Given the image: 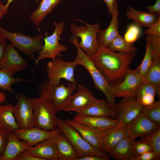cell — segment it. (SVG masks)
Wrapping results in <instances>:
<instances>
[{
    "label": "cell",
    "mask_w": 160,
    "mask_h": 160,
    "mask_svg": "<svg viewBox=\"0 0 160 160\" xmlns=\"http://www.w3.org/2000/svg\"><path fill=\"white\" fill-rule=\"evenodd\" d=\"M145 80L154 85L157 88L156 95H160V57H153L151 66L147 73Z\"/></svg>",
    "instance_id": "31"
},
{
    "label": "cell",
    "mask_w": 160,
    "mask_h": 160,
    "mask_svg": "<svg viewBox=\"0 0 160 160\" xmlns=\"http://www.w3.org/2000/svg\"><path fill=\"white\" fill-rule=\"evenodd\" d=\"M18 52L11 44H7L1 69L16 73L25 70L28 65V61L22 57Z\"/></svg>",
    "instance_id": "16"
},
{
    "label": "cell",
    "mask_w": 160,
    "mask_h": 160,
    "mask_svg": "<svg viewBox=\"0 0 160 160\" xmlns=\"http://www.w3.org/2000/svg\"><path fill=\"white\" fill-rule=\"evenodd\" d=\"M105 3L109 13L111 15L119 13V5L117 0H102Z\"/></svg>",
    "instance_id": "41"
},
{
    "label": "cell",
    "mask_w": 160,
    "mask_h": 160,
    "mask_svg": "<svg viewBox=\"0 0 160 160\" xmlns=\"http://www.w3.org/2000/svg\"><path fill=\"white\" fill-rule=\"evenodd\" d=\"M146 9L148 12L160 15V0H156L155 3L153 5L147 6Z\"/></svg>",
    "instance_id": "43"
},
{
    "label": "cell",
    "mask_w": 160,
    "mask_h": 160,
    "mask_svg": "<svg viewBox=\"0 0 160 160\" xmlns=\"http://www.w3.org/2000/svg\"><path fill=\"white\" fill-rule=\"evenodd\" d=\"M1 156H0V160H1Z\"/></svg>",
    "instance_id": "50"
},
{
    "label": "cell",
    "mask_w": 160,
    "mask_h": 160,
    "mask_svg": "<svg viewBox=\"0 0 160 160\" xmlns=\"http://www.w3.org/2000/svg\"><path fill=\"white\" fill-rule=\"evenodd\" d=\"M144 106L135 97H123L114 107L116 119L119 121L120 126L125 127L129 122L141 112Z\"/></svg>",
    "instance_id": "11"
},
{
    "label": "cell",
    "mask_w": 160,
    "mask_h": 160,
    "mask_svg": "<svg viewBox=\"0 0 160 160\" xmlns=\"http://www.w3.org/2000/svg\"><path fill=\"white\" fill-rule=\"evenodd\" d=\"M76 20L83 23L86 26L71 24L70 30L72 36L77 39L80 38V42L77 43L78 45L88 56H92L96 53L98 49L97 35L100 30V23L96 22L90 24L80 19Z\"/></svg>",
    "instance_id": "6"
},
{
    "label": "cell",
    "mask_w": 160,
    "mask_h": 160,
    "mask_svg": "<svg viewBox=\"0 0 160 160\" xmlns=\"http://www.w3.org/2000/svg\"><path fill=\"white\" fill-rule=\"evenodd\" d=\"M53 139L57 149L58 160H77L79 158L71 143L63 133Z\"/></svg>",
    "instance_id": "24"
},
{
    "label": "cell",
    "mask_w": 160,
    "mask_h": 160,
    "mask_svg": "<svg viewBox=\"0 0 160 160\" xmlns=\"http://www.w3.org/2000/svg\"><path fill=\"white\" fill-rule=\"evenodd\" d=\"M126 136L135 140L149 135L160 126L148 119L142 112L129 122L125 127Z\"/></svg>",
    "instance_id": "13"
},
{
    "label": "cell",
    "mask_w": 160,
    "mask_h": 160,
    "mask_svg": "<svg viewBox=\"0 0 160 160\" xmlns=\"http://www.w3.org/2000/svg\"><path fill=\"white\" fill-rule=\"evenodd\" d=\"M62 0H41L37 8L31 14L30 18L39 31L40 24L50 14Z\"/></svg>",
    "instance_id": "25"
},
{
    "label": "cell",
    "mask_w": 160,
    "mask_h": 160,
    "mask_svg": "<svg viewBox=\"0 0 160 160\" xmlns=\"http://www.w3.org/2000/svg\"><path fill=\"white\" fill-rule=\"evenodd\" d=\"M78 65L75 60L69 62L59 57L52 60L48 62L46 66L48 81L54 85L60 84L62 79L70 83L76 82L74 73Z\"/></svg>",
    "instance_id": "9"
},
{
    "label": "cell",
    "mask_w": 160,
    "mask_h": 160,
    "mask_svg": "<svg viewBox=\"0 0 160 160\" xmlns=\"http://www.w3.org/2000/svg\"><path fill=\"white\" fill-rule=\"evenodd\" d=\"M14 106L9 103L0 104V127L8 132L19 129L13 113Z\"/></svg>",
    "instance_id": "28"
},
{
    "label": "cell",
    "mask_w": 160,
    "mask_h": 160,
    "mask_svg": "<svg viewBox=\"0 0 160 160\" xmlns=\"http://www.w3.org/2000/svg\"><path fill=\"white\" fill-rule=\"evenodd\" d=\"M135 142V140L125 136L109 153V157L116 160H134Z\"/></svg>",
    "instance_id": "20"
},
{
    "label": "cell",
    "mask_w": 160,
    "mask_h": 160,
    "mask_svg": "<svg viewBox=\"0 0 160 160\" xmlns=\"http://www.w3.org/2000/svg\"><path fill=\"white\" fill-rule=\"evenodd\" d=\"M156 160V156L152 151L145 152L140 155L135 156L134 160Z\"/></svg>",
    "instance_id": "42"
},
{
    "label": "cell",
    "mask_w": 160,
    "mask_h": 160,
    "mask_svg": "<svg viewBox=\"0 0 160 160\" xmlns=\"http://www.w3.org/2000/svg\"><path fill=\"white\" fill-rule=\"evenodd\" d=\"M64 121L77 130L88 143L96 148L102 151L101 140L103 131L74 119H67Z\"/></svg>",
    "instance_id": "17"
},
{
    "label": "cell",
    "mask_w": 160,
    "mask_h": 160,
    "mask_svg": "<svg viewBox=\"0 0 160 160\" xmlns=\"http://www.w3.org/2000/svg\"><path fill=\"white\" fill-rule=\"evenodd\" d=\"M57 123L58 128L70 141L77 153L79 158L88 155L109 157L108 154L98 149L88 143L77 130L65 123L64 120L57 118Z\"/></svg>",
    "instance_id": "7"
},
{
    "label": "cell",
    "mask_w": 160,
    "mask_h": 160,
    "mask_svg": "<svg viewBox=\"0 0 160 160\" xmlns=\"http://www.w3.org/2000/svg\"><path fill=\"white\" fill-rule=\"evenodd\" d=\"M147 36H160V16H158L156 21L151 25L144 33Z\"/></svg>",
    "instance_id": "39"
},
{
    "label": "cell",
    "mask_w": 160,
    "mask_h": 160,
    "mask_svg": "<svg viewBox=\"0 0 160 160\" xmlns=\"http://www.w3.org/2000/svg\"><path fill=\"white\" fill-rule=\"evenodd\" d=\"M8 132L0 127V156L4 154L7 143Z\"/></svg>",
    "instance_id": "40"
},
{
    "label": "cell",
    "mask_w": 160,
    "mask_h": 160,
    "mask_svg": "<svg viewBox=\"0 0 160 160\" xmlns=\"http://www.w3.org/2000/svg\"><path fill=\"white\" fill-rule=\"evenodd\" d=\"M146 51L143 60L137 67L139 72L145 79V78L151 68L153 60V49L151 44L146 41Z\"/></svg>",
    "instance_id": "34"
},
{
    "label": "cell",
    "mask_w": 160,
    "mask_h": 160,
    "mask_svg": "<svg viewBox=\"0 0 160 160\" xmlns=\"http://www.w3.org/2000/svg\"><path fill=\"white\" fill-rule=\"evenodd\" d=\"M156 91L157 88L154 85L144 79L136 90L135 97L144 106L148 105L155 101Z\"/></svg>",
    "instance_id": "29"
},
{
    "label": "cell",
    "mask_w": 160,
    "mask_h": 160,
    "mask_svg": "<svg viewBox=\"0 0 160 160\" xmlns=\"http://www.w3.org/2000/svg\"><path fill=\"white\" fill-rule=\"evenodd\" d=\"M78 39L72 42L76 46L77 55L75 60L79 65L83 66L91 76L96 88L105 95L107 102L114 107L116 103L113 92V87L107 82L104 77L93 63L90 57L78 45Z\"/></svg>",
    "instance_id": "2"
},
{
    "label": "cell",
    "mask_w": 160,
    "mask_h": 160,
    "mask_svg": "<svg viewBox=\"0 0 160 160\" xmlns=\"http://www.w3.org/2000/svg\"><path fill=\"white\" fill-rule=\"evenodd\" d=\"M15 160H45L44 159L28 154L23 151L15 158Z\"/></svg>",
    "instance_id": "44"
},
{
    "label": "cell",
    "mask_w": 160,
    "mask_h": 160,
    "mask_svg": "<svg viewBox=\"0 0 160 160\" xmlns=\"http://www.w3.org/2000/svg\"><path fill=\"white\" fill-rule=\"evenodd\" d=\"M76 89V92L71 95L65 111H74L77 113L99 100L95 98L92 92L83 85L79 84Z\"/></svg>",
    "instance_id": "14"
},
{
    "label": "cell",
    "mask_w": 160,
    "mask_h": 160,
    "mask_svg": "<svg viewBox=\"0 0 160 160\" xmlns=\"http://www.w3.org/2000/svg\"><path fill=\"white\" fill-rule=\"evenodd\" d=\"M35 146L23 152L45 160H58L57 149L53 138L44 140Z\"/></svg>",
    "instance_id": "18"
},
{
    "label": "cell",
    "mask_w": 160,
    "mask_h": 160,
    "mask_svg": "<svg viewBox=\"0 0 160 160\" xmlns=\"http://www.w3.org/2000/svg\"><path fill=\"white\" fill-rule=\"evenodd\" d=\"M144 80L138 67L135 70L130 69L122 81L113 87L115 98L135 97L136 90Z\"/></svg>",
    "instance_id": "12"
},
{
    "label": "cell",
    "mask_w": 160,
    "mask_h": 160,
    "mask_svg": "<svg viewBox=\"0 0 160 160\" xmlns=\"http://www.w3.org/2000/svg\"><path fill=\"white\" fill-rule=\"evenodd\" d=\"M126 14L127 18L133 20L137 25L148 28L156 21L160 15L137 10L131 6L128 7Z\"/></svg>",
    "instance_id": "26"
},
{
    "label": "cell",
    "mask_w": 160,
    "mask_h": 160,
    "mask_svg": "<svg viewBox=\"0 0 160 160\" xmlns=\"http://www.w3.org/2000/svg\"><path fill=\"white\" fill-rule=\"evenodd\" d=\"M109 157H104L94 155H88L78 158L77 160H109Z\"/></svg>",
    "instance_id": "45"
},
{
    "label": "cell",
    "mask_w": 160,
    "mask_h": 160,
    "mask_svg": "<svg viewBox=\"0 0 160 160\" xmlns=\"http://www.w3.org/2000/svg\"><path fill=\"white\" fill-rule=\"evenodd\" d=\"M6 99V94L4 92H0V104L4 103Z\"/></svg>",
    "instance_id": "49"
},
{
    "label": "cell",
    "mask_w": 160,
    "mask_h": 160,
    "mask_svg": "<svg viewBox=\"0 0 160 160\" xmlns=\"http://www.w3.org/2000/svg\"><path fill=\"white\" fill-rule=\"evenodd\" d=\"M141 112L149 120L160 126V100L144 106Z\"/></svg>",
    "instance_id": "35"
},
{
    "label": "cell",
    "mask_w": 160,
    "mask_h": 160,
    "mask_svg": "<svg viewBox=\"0 0 160 160\" xmlns=\"http://www.w3.org/2000/svg\"><path fill=\"white\" fill-rule=\"evenodd\" d=\"M7 39L0 35V69L4 51L7 45Z\"/></svg>",
    "instance_id": "46"
},
{
    "label": "cell",
    "mask_w": 160,
    "mask_h": 160,
    "mask_svg": "<svg viewBox=\"0 0 160 160\" xmlns=\"http://www.w3.org/2000/svg\"></svg>",
    "instance_id": "51"
},
{
    "label": "cell",
    "mask_w": 160,
    "mask_h": 160,
    "mask_svg": "<svg viewBox=\"0 0 160 160\" xmlns=\"http://www.w3.org/2000/svg\"><path fill=\"white\" fill-rule=\"evenodd\" d=\"M126 136L125 128L121 126L103 131L101 140L102 151L108 154L117 144Z\"/></svg>",
    "instance_id": "19"
},
{
    "label": "cell",
    "mask_w": 160,
    "mask_h": 160,
    "mask_svg": "<svg viewBox=\"0 0 160 160\" xmlns=\"http://www.w3.org/2000/svg\"><path fill=\"white\" fill-rule=\"evenodd\" d=\"M55 30L53 33L48 36L47 31L44 32L45 37L43 38L44 44L41 49L38 52V55L35 60L37 65L39 61L46 58L54 59L58 57H61V53L66 51L67 47L60 44L59 40L64 30V23L62 21L59 23L56 21L53 23Z\"/></svg>",
    "instance_id": "8"
},
{
    "label": "cell",
    "mask_w": 160,
    "mask_h": 160,
    "mask_svg": "<svg viewBox=\"0 0 160 160\" xmlns=\"http://www.w3.org/2000/svg\"><path fill=\"white\" fill-rule=\"evenodd\" d=\"M17 103L13 113L19 129H25L35 127L33 104L31 98L21 93L15 96Z\"/></svg>",
    "instance_id": "10"
},
{
    "label": "cell",
    "mask_w": 160,
    "mask_h": 160,
    "mask_svg": "<svg viewBox=\"0 0 160 160\" xmlns=\"http://www.w3.org/2000/svg\"><path fill=\"white\" fill-rule=\"evenodd\" d=\"M74 119L104 131L110 128L120 126L116 119L107 116H92L77 114Z\"/></svg>",
    "instance_id": "21"
},
{
    "label": "cell",
    "mask_w": 160,
    "mask_h": 160,
    "mask_svg": "<svg viewBox=\"0 0 160 160\" xmlns=\"http://www.w3.org/2000/svg\"><path fill=\"white\" fill-rule=\"evenodd\" d=\"M7 1L6 4L5 5V9L6 12L8 13V9L9 5L11 2L14 0H5ZM37 3H38L39 2V0H35Z\"/></svg>",
    "instance_id": "48"
},
{
    "label": "cell",
    "mask_w": 160,
    "mask_h": 160,
    "mask_svg": "<svg viewBox=\"0 0 160 160\" xmlns=\"http://www.w3.org/2000/svg\"><path fill=\"white\" fill-rule=\"evenodd\" d=\"M32 147L25 141H20L13 132H9L7 143L0 160H15L20 154Z\"/></svg>",
    "instance_id": "22"
},
{
    "label": "cell",
    "mask_w": 160,
    "mask_h": 160,
    "mask_svg": "<svg viewBox=\"0 0 160 160\" xmlns=\"http://www.w3.org/2000/svg\"><path fill=\"white\" fill-rule=\"evenodd\" d=\"M141 32L140 27L135 23L132 24L127 28L124 38L128 42L133 44L138 39Z\"/></svg>",
    "instance_id": "36"
},
{
    "label": "cell",
    "mask_w": 160,
    "mask_h": 160,
    "mask_svg": "<svg viewBox=\"0 0 160 160\" xmlns=\"http://www.w3.org/2000/svg\"><path fill=\"white\" fill-rule=\"evenodd\" d=\"M7 13L5 9V6L0 1V21L4 15Z\"/></svg>",
    "instance_id": "47"
},
{
    "label": "cell",
    "mask_w": 160,
    "mask_h": 160,
    "mask_svg": "<svg viewBox=\"0 0 160 160\" xmlns=\"http://www.w3.org/2000/svg\"><path fill=\"white\" fill-rule=\"evenodd\" d=\"M151 147L147 143L140 141H136L134 146L135 157L145 152L151 151Z\"/></svg>",
    "instance_id": "38"
},
{
    "label": "cell",
    "mask_w": 160,
    "mask_h": 160,
    "mask_svg": "<svg viewBox=\"0 0 160 160\" xmlns=\"http://www.w3.org/2000/svg\"><path fill=\"white\" fill-rule=\"evenodd\" d=\"M15 73L13 71L0 69V88L14 94V92L12 88L13 85L20 82H28L29 81L28 80L19 77H14L13 76Z\"/></svg>",
    "instance_id": "30"
},
{
    "label": "cell",
    "mask_w": 160,
    "mask_h": 160,
    "mask_svg": "<svg viewBox=\"0 0 160 160\" xmlns=\"http://www.w3.org/2000/svg\"><path fill=\"white\" fill-rule=\"evenodd\" d=\"M119 13L112 15V19L108 27L104 30H100L97 35L98 44L108 47L119 33Z\"/></svg>",
    "instance_id": "27"
},
{
    "label": "cell",
    "mask_w": 160,
    "mask_h": 160,
    "mask_svg": "<svg viewBox=\"0 0 160 160\" xmlns=\"http://www.w3.org/2000/svg\"><path fill=\"white\" fill-rule=\"evenodd\" d=\"M145 39L153 46V57H160V36H147Z\"/></svg>",
    "instance_id": "37"
},
{
    "label": "cell",
    "mask_w": 160,
    "mask_h": 160,
    "mask_svg": "<svg viewBox=\"0 0 160 160\" xmlns=\"http://www.w3.org/2000/svg\"><path fill=\"white\" fill-rule=\"evenodd\" d=\"M98 46L96 53L89 57L108 83L114 87L124 79L135 53H116L108 47Z\"/></svg>",
    "instance_id": "1"
},
{
    "label": "cell",
    "mask_w": 160,
    "mask_h": 160,
    "mask_svg": "<svg viewBox=\"0 0 160 160\" xmlns=\"http://www.w3.org/2000/svg\"><path fill=\"white\" fill-rule=\"evenodd\" d=\"M31 98L33 104L35 127L47 131L58 128L56 116L57 112L53 102L43 97Z\"/></svg>",
    "instance_id": "4"
},
{
    "label": "cell",
    "mask_w": 160,
    "mask_h": 160,
    "mask_svg": "<svg viewBox=\"0 0 160 160\" xmlns=\"http://www.w3.org/2000/svg\"><path fill=\"white\" fill-rule=\"evenodd\" d=\"M0 35L9 40L18 52L35 61L36 59L35 53L40 50L44 45L41 41L44 37L41 35L32 37L19 31H9L0 25Z\"/></svg>",
    "instance_id": "5"
},
{
    "label": "cell",
    "mask_w": 160,
    "mask_h": 160,
    "mask_svg": "<svg viewBox=\"0 0 160 160\" xmlns=\"http://www.w3.org/2000/svg\"><path fill=\"white\" fill-rule=\"evenodd\" d=\"M77 113L89 116H107L113 119L116 117L114 107L103 100H99Z\"/></svg>",
    "instance_id": "23"
},
{
    "label": "cell",
    "mask_w": 160,
    "mask_h": 160,
    "mask_svg": "<svg viewBox=\"0 0 160 160\" xmlns=\"http://www.w3.org/2000/svg\"><path fill=\"white\" fill-rule=\"evenodd\" d=\"M77 87L76 82L70 83L65 86L63 83L54 85L45 81L40 84L37 88L40 97L51 100L58 112L64 110Z\"/></svg>",
    "instance_id": "3"
},
{
    "label": "cell",
    "mask_w": 160,
    "mask_h": 160,
    "mask_svg": "<svg viewBox=\"0 0 160 160\" xmlns=\"http://www.w3.org/2000/svg\"><path fill=\"white\" fill-rule=\"evenodd\" d=\"M140 141L145 142L151 147L156 156V160L160 159V128L146 135L141 137Z\"/></svg>",
    "instance_id": "33"
},
{
    "label": "cell",
    "mask_w": 160,
    "mask_h": 160,
    "mask_svg": "<svg viewBox=\"0 0 160 160\" xmlns=\"http://www.w3.org/2000/svg\"><path fill=\"white\" fill-rule=\"evenodd\" d=\"M14 133L18 139L33 146L44 140L53 138L62 132L58 128L53 131H47L34 127L25 129H19Z\"/></svg>",
    "instance_id": "15"
},
{
    "label": "cell",
    "mask_w": 160,
    "mask_h": 160,
    "mask_svg": "<svg viewBox=\"0 0 160 160\" xmlns=\"http://www.w3.org/2000/svg\"><path fill=\"white\" fill-rule=\"evenodd\" d=\"M108 47L111 50L114 52L135 53L138 51L137 49L134 45L127 41L119 32Z\"/></svg>",
    "instance_id": "32"
}]
</instances>
